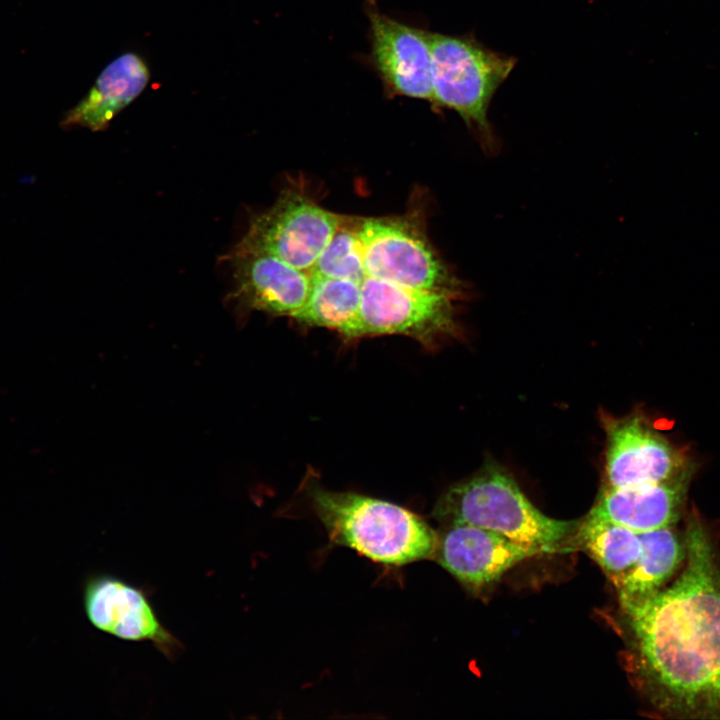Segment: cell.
Listing matches in <instances>:
<instances>
[{
  "mask_svg": "<svg viewBox=\"0 0 720 720\" xmlns=\"http://www.w3.org/2000/svg\"><path fill=\"white\" fill-rule=\"evenodd\" d=\"M685 565L672 585L622 607L649 700L680 719H720V560L692 512Z\"/></svg>",
  "mask_w": 720,
  "mask_h": 720,
  "instance_id": "obj_1",
  "label": "cell"
},
{
  "mask_svg": "<svg viewBox=\"0 0 720 720\" xmlns=\"http://www.w3.org/2000/svg\"><path fill=\"white\" fill-rule=\"evenodd\" d=\"M306 492L334 544L385 565L433 559L438 534L416 513L366 495L327 490L312 480Z\"/></svg>",
  "mask_w": 720,
  "mask_h": 720,
  "instance_id": "obj_2",
  "label": "cell"
},
{
  "mask_svg": "<svg viewBox=\"0 0 720 720\" xmlns=\"http://www.w3.org/2000/svg\"><path fill=\"white\" fill-rule=\"evenodd\" d=\"M432 515L444 526L465 524L484 528L542 553L559 551L579 525L542 513L512 476L492 462L449 487L436 502Z\"/></svg>",
  "mask_w": 720,
  "mask_h": 720,
  "instance_id": "obj_3",
  "label": "cell"
},
{
  "mask_svg": "<svg viewBox=\"0 0 720 720\" xmlns=\"http://www.w3.org/2000/svg\"><path fill=\"white\" fill-rule=\"evenodd\" d=\"M432 105L456 111L487 152L496 142L488 120L491 100L516 60L471 35L431 33Z\"/></svg>",
  "mask_w": 720,
  "mask_h": 720,
  "instance_id": "obj_4",
  "label": "cell"
},
{
  "mask_svg": "<svg viewBox=\"0 0 720 720\" xmlns=\"http://www.w3.org/2000/svg\"><path fill=\"white\" fill-rule=\"evenodd\" d=\"M359 233L367 276L454 299L462 294V283L431 245L418 207L398 216L362 217Z\"/></svg>",
  "mask_w": 720,
  "mask_h": 720,
  "instance_id": "obj_5",
  "label": "cell"
},
{
  "mask_svg": "<svg viewBox=\"0 0 720 720\" xmlns=\"http://www.w3.org/2000/svg\"><path fill=\"white\" fill-rule=\"evenodd\" d=\"M454 300L366 276L357 318L344 337L401 335L432 346L455 331Z\"/></svg>",
  "mask_w": 720,
  "mask_h": 720,
  "instance_id": "obj_6",
  "label": "cell"
},
{
  "mask_svg": "<svg viewBox=\"0 0 720 720\" xmlns=\"http://www.w3.org/2000/svg\"><path fill=\"white\" fill-rule=\"evenodd\" d=\"M342 216L321 207L303 192L287 189L270 208L250 219L245 236L236 246L272 254L309 272Z\"/></svg>",
  "mask_w": 720,
  "mask_h": 720,
  "instance_id": "obj_7",
  "label": "cell"
},
{
  "mask_svg": "<svg viewBox=\"0 0 720 720\" xmlns=\"http://www.w3.org/2000/svg\"><path fill=\"white\" fill-rule=\"evenodd\" d=\"M606 435L604 486L618 489L672 479L694 465L641 414L601 416Z\"/></svg>",
  "mask_w": 720,
  "mask_h": 720,
  "instance_id": "obj_8",
  "label": "cell"
},
{
  "mask_svg": "<svg viewBox=\"0 0 720 720\" xmlns=\"http://www.w3.org/2000/svg\"><path fill=\"white\" fill-rule=\"evenodd\" d=\"M370 43L369 63L386 97L432 103L431 32L398 21L365 0Z\"/></svg>",
  "mask_w": 720,
  "mask_h": 720,
  "instance_id": "obj_9",
  "label": "cell"
},
{
  "mask_svg": "<svg viewBox=\"0 0 720 720\" xmlns=\"http://www.w3.org/2000/svg\"><path fill=\"white\" fill-rule=\"evenodd\" d=\"M85 614L97 630L132 642H148L174 661L182 642L160 621L147 593L120 577L100 573L87 578L83 588Z\"/></svg>",
  "mask_w": 720,
  "mask_h": 720,
  "instance_id": "obj_10",
  "label": "cell"
},
{
  "mask_svg": "<svg viewBox=\"0 0 720 720\" xmlns=\"http://www.w3.org/2000/svg\"><path fill=\"white\" fill-rule=\"evenodd\" d=\"M233 269L234 303L238 319L252 311L293 317L305 304L311 288L309 272L259 250L235 246L224 257Z\"/></svg>",
  "mask_w": 720,
  "mask_h": 720,
  "instance_id": "obj_11",
  "label": "cell"
},
{
  "mask_svg": "<svg viewBox=\"0 0 720 720\" xmlns=\"http://www.w3.org/2000/svg\"><path fill=\"white\" fill-rule=\"evenodd\" d=\"M542 554L484 528L454 524L438 534L433 559L459 583L478 591L496 581L513 566Z\"/></svg>",
  "mask_w": 720,
  "mask_h": 720,
  "instance_id": "obj_12",
  "label": "cell"
},
{
  "mask_svg": "<svg viewBox=\"0 0 720 720\" xmlns=\"http://www.w3.org/2000/svg\"><path fill=\"white\" fill-rule=\"evenodd\" d=\"M693 472L694 467L658 483L602 488L587 516L637 533L673 527L683 513Z\"/></svg>",
  "mask_w": 720,
  "mask_h": 720,
  "instance_id": "obj_13",
  "label": "cell"
},
{
  "mask_svg": "<svg viewBox=\"0 0 720 720\" xmlns=\"http://www.w3.org/2000/svg\"><path fill=\"white\" fill-rule=\"evenodd\" d=\"M149 79V67L139 54L119 55L100 73L88 94L68 111L62 125L92 131L106 129L111 120L143 92Z\"/></svg>",
  "mask_w": 720,
  "mask_h": 720,
  "instance_id": "obj_14",
  "label": "cell"
},
{
  "mask_svg": "<svg viewBox=\"0 0 720 720\" xmlns=\"http://www.w3.org/2000/svg\"><path fill=\"white\" fill-rule=\"evenodd\" d=\"M641 551L635 564L614 584L621 606L649 598L663 588L685 559L684 539L673 527L639 533Z\"/></svg>",
  "mask_w": 720,
  "mask_h": 720,
  "instance_id": "obj_15",
  "label": "cell"
},
{
  "mask_svg": "<svg viewBox=\"0 0 720 720\" xmlns=\"http://www.w3.org/2000/svg\"><path fill=\"white\" fill-rule=\"evenodd\" d=\"M310 277L309 296L292 318L303 326L334 329L345 336L358 315L362 283L323 276Z\"/></svg>",
  "mask_w": 720,
  "mask_h": 720,
  "instance_id": "obj_16",
  "label": "cell"
},
{
  "mask_svg": "<svg viewBox=\"0 0 720 720\" xmlns=\"http://www.w3.org/2000/svg\"><path fill=\"white\" fill-rule=\"evenodd\" d=\"M574 536L576 544L602 568L612 583L635 564L641 551L639 533L588 516L579 523Z\"/></svg>",
  "mask_w": 720,
  "mask_h": 720,
  "instance_id": "obj_17",
  "label": "cell"
},
{
  "mask_svg": "<svg viewBox=\"0 0 720 720\" xmlns=\"http://www.w3.org/2000/svg\"><path fill=\"white\" fill-rule=\"evenodd\" d=\"M361 218L342 216L330 242L310 269V275L363 282L367 274L359 233Z\"/></svg>",
  "mask_w": 720,
  "mask_h": 720,
  "instance_id": "obj_18",
  "label": "cell"
}]
</instances>
